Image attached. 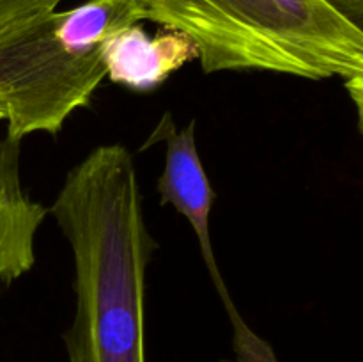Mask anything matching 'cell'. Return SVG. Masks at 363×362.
I'll return each instance as SVG.
<instances>
[{
    "label": "cell",
    "mask_w": 363,
    "mask_h": 362,
    "mask_svg": "<svg viewBox=\"0 0 363 362\" xmlns=\"http://www.w3.org/2000/svg\"><path fill=\"white\" fill-rule=\"evenodd\" d=\"M233 327V358L222 362H280L275 350L266 339H262L254 329H250L238 311L233 298L222 302Z\"/></svg>",
    "instance_id": "7"
},
{
    "label": "cell",
    "mask_w": 363,
    "mask_h": 362,
    "mask_svg": "<svg viewBox=\"0 0 363 362\" xmlns=\"http://www.w3.org/2000/svg\"><path fill=\"white\" fill-rule=\"evenodd\" d=\"M106 77L135 92H151L170 75L199 59L194 43L181 32L160 27L149 35L140 23L113 32L101 46Z\"/></svg>",
    "instance_id": "5"
},
{
    "label": "cell",
    "mask_w": 363,
    "mask_h": 362,
    "mask_svg": "<svg viewBox=\"0 0 363 362\" xmlns=\"http://www.w3.org/2000/svg\"><path fill=\"white\" fill-rule=\"evenodd\" d=\"M145 20L142 0H85L0 31V123L21 142L57 135L106 78L101 46Z\"/></svg>",
    "instance_id": "3"
},
{
    "label": "cell",
    "mask_w": 363,
    "mask_h": 362,
    "mask_svg": "<svg viewBox=\"0 0 363 362\" xmlns=\"http://www.w3.org/2000/svg\"><path fill=\"white\" fill-rule=\"evenodd\" d=\"M73 254L69 362H145V273L158 243L142 212L133 153L103 144L66 174L48 208Z\"/></svg>",
    "instance_id": "1"
},
{
    "label": "cell",
    "mask_w": 363,
    "mask_h": 362,
    "mask_svg": "<svg viewBox=\"0 0 363 362\" xmlns=\"http://www.w3.org/2000/svg\"><path fill=\"white\" fill-rule=\"evenodd\" d=\"M325 2L339 11L351 23L363 28V0H325Z\"/></svg>",
    "instance_id": "9"
},
{
    "label": "cell",
    "mask_w": 363,
    "mask_h": 362,
    "mask_svg": "<svg viewBox=\"0 0 363 362\" xmlns=\"http://www.w3.org/2000/svg\"><path fill=\"white\" fill-rule=\"evenodd\" d=\"M64 0H0V31L18 21L57 11Z\"/></svg>",
    "instance_id": "8"
},
{
    "label": "cell",
    "mask_w": 363,
    "mask_h": 362,
    "mask_svg": "<svg viewBox=\"0 0 363 362\" xmlns=\"http://www.w3.org/2000/svg\"><path fill=\"white\" fill-rule=\"evenodd\" d=\"M145 20L186 35L204 73L363 78V28L325 0H142Z\"/></svg>",
    "instance_id": "2"
},
{
    "label": "cell",
    "mask_w": 363,
    "mask_h": 362,
    "mask_svg": "<svg viewBox=\"0 0 363 362\" xmlns=\"http://www.w3.org/2000/svg\"><path fill=\"white\" fill-rule=\"evenodd\" d=\"M21 142L0 133V287L35 265V236L48 208L25 190L20 174Z\"/></svg>",
    "instance_id": "6"
},
{
    "label": "cell",
    "mask_w": 363,
    "mask_h": 362,
    "mask_svg": "<svg viewBox=\"0 0 363 362\" xmlns=\"http://www.w3.org/2000/svg\"><path fill=\"white\" fill-rule=\"evenodd\" d=\"M195 130V119L177 130L172 114L165 112L147 141L142 144L140 151L158 142H165V165L156 181L160 204L172 206L188 220L216 293L220 300L225 302L230 295L223 283L211 241V209L216 201V192L202 165Z\"/></svg>",
    "instance_id": "4"
}]
</instances>
